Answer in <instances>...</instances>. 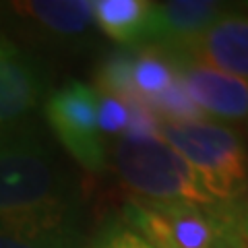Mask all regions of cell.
I'll return each mask as SVG.
<instances>
[{"instance_id": "e0dca14e", "label": "cell", "mask_w": 248, "mask_h": 248, "mask_svg": "<svg viewBox=\"0 0 248 248\" xmlns=\"http://www.w3.org/2000/svg\"><path fill=\"white\" fill-rule=\"evenodd\" d=\"M238 228H240V234L248 242V199L246 203L242 205V209H238Z\"/></svg>"}, {"instance_id": "ba28073f", "label": "cell", "mask_w": 248, "mask_h": 248, "mask_svg": "<svg viewBox=\"0 0 248 248\" xmlns=\"http://www.w3.org/2000/svg\"><path fill=\"white\" fill-rule=\"evenodd\" d=\"M44 93L42 64L19 46L0 37V133L17 130L40 106Z\"/></svg>"}, {"instance_id": "4fadbf2b", "label": "cell", "mask_w": 248, "mask_h": 248, "mask_svg": "<svg viewBox=\"0 0 248 248\" xmlns=\"http://www.w3.org/2000/svg\"><path fill=\"white\" fill-rule=\"evenodd\" d=\"M135 54H114L99 71V87L106 95H114L122 102H139L133 87Z\"/></svg>"}, {"instance_id": "9c48e42d", "label": "cell", "mask_w": 248, "mask_h": 248, "mask_svg": "<svg viewBox=\"0 0 248 248\" xmlns=\"http://www.w3.org/2000/svg\"><path fill=\"white\" fill-rule=\"evenodd\" d=\"M182 54L248 81V13L226 9Z\"/></svg>"}, {"instance_id": "2e32d148", "label": "cell", "mask_w": 248, "mask_h": 248, "mask_svg": "<svg viewBox=\"0 0 248 248\" xmlns=\"http://www.w3.org/2000/svg\"><path fill=\"white\" fill-rule=\"evenodd\" d=\"M89 248H157L151 242H147L145 238H141L124 223H110L106 226L99 236L93 240V244Z\"/></svg>"}, {"instance_id": "5bb4252c", "label": "cell", "mask_w": 248, "mask_h": 248, "mask_svg": "<svg viewBox=\"0 0 248 248\" xmlns=\"http://www.w3.org/2000/svg\"><path fill=\"white\" fill-rule=\"evenodd\" d=\"M0 248H81V234H13L0 230Z\"/></svg>"}, {"instance_id": "8fae6325", "label": "cell", "mask_w": 248, "mask_h": 248, "mask_svg": "<svg viewBox=\"0 0 248 248\" xmlns=\"http://www.w3.org/2000/svg\"><path fill=\"white\" fill-rule=\"evenodd\" d=\"M149 11V0H95L93 23L116 44L141 46Z\"/></svg>"}, {"instance_id": "30bf717a", "label": "cell", "mask_w": 248, "mask_h": 248, "mask_svg": "<svg viewBox=\"0 0 248 248\" xmlns=\"http://www.w3.org/2000/svg\"><path fill=\"white\" fill-rule=\"evenodd\" d=\"M11 11L35 35L52 44L77 46L87 40L93 23L89 0H31L13 2Z\"/></svg>"}, {"instance_id": "8992f818", "label": "cell", "mask_w": 248, "mask_h": 248, "mask_svg": "<svg viewBox=\"0 0 248 248\" xmlns=\"http://www.w3.org/2000/svg\"><path fill=\"white\" fill-rule=\"evenodd\" d=\"M164 54V52H161ZM170 60L186 95L203 114L217 122L248 118V81L211 68L182 52L164 54Z\"/></svg>"}, {"instance_id": "7a4b0ae2", "label": "cell", "mask_w": 248, "mask_h": 248, "mask_svg": "<svg viewBox=\"0 0 248 248\" xmlns=\"http://www.w3.org/2000/svg\"><path fill=\"white\" fill-rule=\"evenodd\" d=\"M159 139L197 172L217 203L234 205L248 190V149L232 126L217 120H159Z\"/></svg>"}, {"instance_id": "277c9868", "label": "cell", "mask_w": 248, "mask_h": 248, "mask_svg": "<svg viewBox=\"0 0 248 248\" xmlns=\"http://www.w3.org/2000/svg\"><path fill=\"white\" fill-rule=\"evenodd\" d=\"M112 161L122 182L139 199L219 207L205 190L201 178L159 137H118Z\"/></svg>"}, {"instance_id": "5b68a950", "label": "cell", "mask_w": 248, "mask_h": 248, "mask_svg": "<svg viewBox=\"0 0 248 248\" xmlns=\"http://www.w3.org/2000/svg\"><path fill=\"white\" fill-rule=\"evenodd\" d=\"M99 91L81 81H71L52 93L46 102V118L68 155L83 170L99 174L108 155L97 124Z\"/></svg>"}, {"instance_id": "ac0fdd59", "label": "cell", "mask_w": 248, "mask_h": 248, "mask_svg": "<svg viewBox=\"0 0 248 248\" xmlns=\"http://www.w3.org/2000/svg\"><path fill=\"white\" fill-rule=\"evenodd\" d=\"M242 248H248V244H244V246H242Z\"/></svg>"}, {"instance_id": "52a82bcc", "label": "cell", "mask_w": 248, "mask_h": 248, "mask_svg": "<svg viewBox=\"0 0 248 248\" xmlns=\"http://www.w3.org/2000/svg\"><path fill=\"white\" fill-rule=\"evenodd\" d=\"M223 11L226 4L213 0L151 2L141 46L164 54L184 52Z\"/></svg>"}, {"instance_id": "3957f363", "label": "cell", "mask_w": 248, "mask_h": 248, "mask_svg": "<svg viewBox=\"0 0 248 248\" xmlns=\"http://www.w3.org/2000/svg\"><path fill=\"white\" fill-rule=\"evenodd\" d=\"M236 205L201 207L190 203L130 199L124 226L157 248H242Z\"/></svg>"}, {"instance_id": "9a60e30c", "label": "cell", "mask_w": 248, "mask_h": 248, "mask_svg": "<svg viewBox=\"0 0 248 248\" xmlns=\"http://www.w3.org/2000/svg\"><path fill=\"white\" fill-rule=\"evenodd\" d=\"M130 120L128 104L114 95H106L99 93V104H97V124H99V133L102 135H114L122 137L126 133Z\"/></svg>"}, {"instance_id": "7c38bea8", "label": "cell", "mask_w": 248, "mask_h": 248, "mask_svg": "<svg viewBox=\"0 0 248 248\" xmlns=\"http://www.w3.org/2000/svg\"><path fill=\"white\" fill-rule=\"evenodd\" d=\"M176 81V73L170 60L157 50L145 48L141 54H135L133 62V87L137 99L145 106L164 93L168 87H172Z\"/></svg>"}, {"instance_id": "6da1fadb", "label": "cell", "mask_w": 248, "mask_h": 248, "mask_svg": "<svg viewBox=\"0 0 248 248\" xmlns=\"http://www.w3.org/2000/svg\"><path fill=\"white\" fill-rule=\"evenodd\" d=\"M0 230L79 232V201L71 180L48 147L23 130L0 133Z\"/></svg>"}]
</instances>
